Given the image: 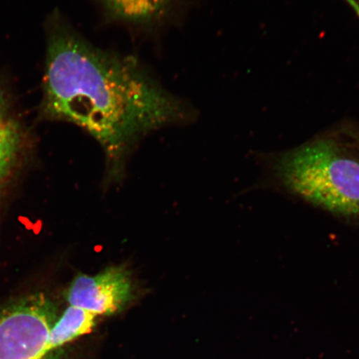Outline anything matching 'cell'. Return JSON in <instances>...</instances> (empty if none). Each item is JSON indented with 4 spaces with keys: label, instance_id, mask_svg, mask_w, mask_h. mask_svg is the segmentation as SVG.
Returning a JSON list of instances; mask_svg holds the SVG:
<instances>
[{
    "label": "cell",
    "instance_id": "cell-5",
    "mask_svg": "<svg viewBox=\"0 0 359 359\" xmlns=\"http://www.w3.org/2000/svg\"><path fill=\"white\" fill-rule=\"evenodd\" d=\"M97 316L84 309L69 305L57 318L49 334L48 350L56 352L80 337L91 333Z\"/></svg>",
    "mask_w": 359,
    "mask_h": 359
},
{
    "label": "cell",
    "instance_id": "cell-6",
    "mask_svg": "<svg viewBox=\"0 0 359 359\" xmlns=\"http://www.w3.org/2000/svg\"><path fill=\"white\" fill-rule=\"evenodd\" d=\"M112 19L148 24L158 20L172 7L174 0H100Z\"/></svg>",
    "mask_w": 359,
    "mask_h": 359
},
{
    "label": "cell",
    "instance_id": "cell-4",
    "mask_svg": "<svg viewBox=\"0 0 359 359\" xmlns=\"http://www.w3.org/2000/svg\"><path fill=\"white\" fill-rule=\"evenodd\" d=\"M71 306L96 316H109L123 311L133 296L131 275L123 266H111L95 276L78 273L66 293Z\"/></svg>",
    "mask_w": 359,
    "mask_h": 359
},
{
    "label": "cell",
    "instance_id": "cell-9",
    "mask_svg": "<svg viewBox=\"0 0 359 359\" xmlns=\"http://www.w3.org/2000/svg\"><path fill=\"white\" fill-rule=\"evenodd\" d=\"M359 17V0H346Z\"/></svg>",
    "mask_w": 359,
    "mask_h": 359
},
{
    "label": "cell",
    "instance_id": "cell-1",
    "mask_svg": "<svg viewBox=\"0 0 359 359\" xmlns=\"http://www.w3.org/2000/svg\"><path fill=\"white\" fill-rule=\"evenodd\" d=\"M44 88L45 114L87 130L112 156L192 115L134 57L102 50L61 25L48 39Z\"/></svg>",
    "mask_w": 359,
    "mask_h": 359
},
{
    "label": "cell",
    "instance_id": "cell-2",
    "mask_svg": "<svg viewBox=\"0 0 359 359\" xmlns=\"http://www.w3.org/2000/svg\"><path fill=\"white\" fill-rule=\"evenodd\" d=\"M276 174L293 194L332 214L359 217V151L322 137L278 157Z\"/></svg>",
    "mask_w": 359,
    "mask_h": 359
},
{
    "label": "cell",
    "instance_id": "cell-3",
    "mask_svg": "<svg viewBox=\"0 0 359 359\" xmlns=\"http://www.w3.org/2000/svg\"><path fill=\"white\" fill-rule=\"evenodd\" d=\"M56 320V305L41 293L0 306V359H55L48 344Z\"/></svg>",
    "mask_w": 359,
    "mask_h": 359
},
{
    "label": "cell",
    "instance_id": "cell-8",
    "mask_svg": "<svg viewBox=\"0 0 359 359\" xmlns=\"http://www.w3.org/2000/svg\"><path fill=\"white\" fill-rule=\"evenodd\" d=\"M344 133L347 135L350 140H352L354 146L356 147L359 151V128L347 127L344 129Z\"/></svg>",
    "mask_w": 359,
    "mask_h": 359
},
{
    "label": "cell",
    "instance_id": "cell-7",
    "mask_svg": "<svg viewBox=\"0 0 359 359\" xmlns=\"http://www.w3.org/2000/svg\"><path fill=\"white\" fill-rule=\"evenodd\" d=\"M20 140L19 127L8 115L6 97L0 90V186L10 173Z\"/></svg>",
    "mask_w": 359,
    "mask_h": 359
}]
</instances>
